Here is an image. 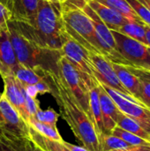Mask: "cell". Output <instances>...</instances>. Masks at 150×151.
<instances>
[{
	"mask_svg": "<svg viewBox=\"0 0 150 151\" xmlns=\"http://www.w3.org/2000/svg\"><path fill=\"white\" fill-rule=\"evenodd\" d=\"M50 94L56 100L61 117L67 122L76 139L89 151H102L95 128L62 78L52 73H46Z\"/></svg>",
	"mask_w": 150,
	"mask_h": 151,
	"instance_id": "6da1fadb",
	"label": "cell"
},
{
	"mask_svg": "<svg viewBox=\"0 0 150 151\" xmlns=\"http://www.w3.org/2000/svg\"><path fill=\"white\" fill-rule=\"evenodd\" d=\"M11 21L25 38L45 49L61 50L67 37L61 5H56L48 0H39L37 14L32 26L24 22Z\"/></svg>",
	"mask_w": 150,
	"mask_h": 151,
	"instance_id": "7a4b0ae2",
	"label": "cell"
},
{
	"mask_svg": "<svg viewBox=\"0 0 150 151\" xmlns=\"http://www.w3.org/2000/svg\"><path fill=\"white\" fill-rule=\"evenodd\" d=\"M9 37L15 52L18 63L23 66L35 69L42 68L46 72L59 74L58 62L61 58V50H50L38 46L25 38L13 26L8 23Z\"/></svg>",
	"mask_w": 150,
	"mask_h": 151,
	"instance_id": "3957f363",
	"label": "cell"
},
{
	"mask_svg": "<svg viewBox=\"0 0 150 151\" xmlns=\"http://www.w3.org/2000/svg\"><path fill=\"white\" fill-rule=\"evenodd\" d=\"M66 33L90 53L101 54L96 33L90 18L80 8L61 5Z\"/></svg>",
	"mask_w": 150,
	"mask_h": 151,
	"instance_id": "277c9868",
	"label": "cell"
},
{
	"mask_svg": "<svg viewBox=\"0 0 150 151\" xmlns=\"http://www.w3.org/2000/svg\"><path fill=\"white\" fill-rule=\"evenodd\" d=\"M58 69L59 76L90 119L89 90L97 82V80L76 69L64 56L59 59Z\"/></svg>",
	"mask_w": 150,
	"mask_h": 151,
	"instance_id": "5b68a950",
	"label": "cell"
},
{
	"mask_svg": "<svg viewBox=\"0 0 150 151\" xmlns=\"http://www.w3.org/2000/svg\"><path fill=\"white\" fill-rule=\"evenodd\" d=\"M117 50L133 67L150 71V53L149 47L119 32L111 30Z\"/></svg>",
	"mask_w": 150,
	"mask_h": 151,
	"instance_id": "8992f818",
	"label": "cell"
},
{
	"mask_svg": "<svg viewBox=\"0 0 150 151\" xmlns=\"http://www.w3.org/2000/svg\"><path fill=\"white\" fill-rule=\"evenodd\" d=\"M90 60L94 66V76L95 78L103 85H105L109 88H111L112 89L118 91V93L122 94L125 97H126L128 100L136 103L138 104L142 105L140 102H138L136 99L133 97V96L124 88V86L121 84L118 75L116 74L111 62L103 57L101 54L97 53H90L89 52ZM144 106V105H142ZM145 107V106H144Z\"/></svg>",
	"mask_w": 150,
	"mask_h": 151,
	"instance_id": "52a82bcc",
	"label": "cell"
},
{
	"mask_svg": "<svg viewBox=\"0 0 150 151\" xmlns=\"http://www.w3.org/2000/svg\"><path fill=\"white\" fill-rule=\"evenodd\" d=\"M105 91L112 98L121 112L136 121L149 134H150V110L125 97L118 91L103 85Z\"/></svg>",
	"mask_w": 150,
	"mask_h": 151,
	"instance_id": "ba28073f",
	"label": "cell"
},
{
	"mask_svg": "<svg viewBox=\"0 0 150 151\" xmlns=\"http://www.w3.org/2000/svg\"><path fill=\"white\" fill-rule=\"evenodd\" d=\"M62 55L79 71L94 76V66L90 60L89 52L75 40H73L68 34L64 45L61 48Z\"/></svg>",
	"mask_w": 150,
	"mask_h": 151,
	"instance_id": "9c48e42d",
	"label": "cell"
},
{
	"mask_svg": "<svg viewBox=\"0 0 150 151\" xmlns=\"http://www.w3.org/2000/svg\"><path fill=\"white\" fill-rule=\"evenodd\" d=\"M0 115L4 121L1 130L18 136L29 137V126L11 105L3 93L0 94Z\"/></svg>",
	"mask_w": 150,
	"mask_h": 151,
	"instance_id": "30bf717a",
	"label": "cell"
},
{
	"mask_svg": "<svg viewBox=\"0 0 150 151\" xmlns=\"http://www.w3.org/2000/svg\"><path fill=\"white\" fill-rule=\"evenodd\" d=\"M4 81V92L3 94L11 104V105L18 111L19 116L24 121L28 124L30 120V115L27 112L26 99H25V88L24 86L18 81L14 76L3 77Z\"/></svg>",
	"mask_w": 150,
	"mask_h": 151,
	"instance_id": "8fae6325",
	"label": "cell"
},
{
	"mask_svg": "<svg viewBox=\"0 0 150 151\" xmlns=\"http://www.w3.org/2000/svg\"><path fill=\"white\" fill-rule=\"evenodd\" d=\"M10 11L11 20L24 22L32 26L34 22L39 0H0Z\"/></svg>",
	"mask_w": 150,
	"mask_h": 151,
	"instance_id": "7c38bea8",
	"label": "cell"
},
{
	"mask_svg": "<svg viewBox=\"0 0 150 151\" xmlns=\"http://www.w3.org/2000/svg\"><path fill=\"white\" fill-rule=\"evenodd\" d=\"M19 65V64L11 45L7 27L0 30V75L2 78L13 76Z\"/></svg>",
	"mask_w": 150,
	"mask_h": 151,
	"instance_id": "4fadbf2b",
	"label": "cell"
},
{
	"mask_svg": "<svg viewBox=\"0 0 150 151\" xmlns=\"http://www.w3.org/2000/svg\"><path fill=\"white\" fill-rule=\"evenodd\" d=\"M97 88H98L100 106L103 115L104 134H111V131L117 127V121L120 111L99 81L97 84Z\"/></svg>",
	"mask_w": 150,
	"mask_h": 151,
	"instance_id": "5bb4252c",
	"label": "cell"
},
{
	"mask_svg": "<svg viewBox=\"0 0 150 151\" xmlns=\"http://www.w3.org/2000/svg\"><path fill=\"white\" fill-rule=\"evenodd\" d=\"M88 4L98 15V17L108 27L110 30L118 31L120 27L129 22L128 19H126L117 12L95 0H89Z\"/></svg>",
	"mask_w": 150,
	"mask_h": 151,
	"instance_id": "9a60e30c",
	"label": "cell"
},
{
	"mask_svg": "<svg viewBox=\"0 0 150 151\" xmlns=\"http://www.w3.org/2000/svg\"><path fill=\"white\" fill-rule=\"evenodd\" d=\"M111 65H112V67H113L116 74L118 75L121 84L124 86V88L133 96V97L134 99H136L138 102H140L139 101L140 78L137 77L135 74H133V73H131L126 68V65L112 63V62H111Z\"/></svg>",
	"mask_w": 150,
	"mask_h": 151,
	"instance_id": "2e32d148",
	"label": "cell"
},
{
	"mask_svg": "<svg viewBox=\"0 0 150 151\" xmlns=\"http://www.w3.org/2000/svg\"><path fill=\"white\" fill-rule=\"evenodd\" d=\"M97 82L91 87L89 90V113H90V119L95 128V131L98 134V137L104 134L103 128V115L100 106L99 96H98V88Z\"/></svg>",
	"mask_w": 150,
	"mask_h": 151,
	"instance_id": "e0dca14e",
	"label": "cell"
},
{
	"mask_svg": "<svg viewBox=\"0 0 150 151\" xmlns=\"http://www.w3.org/2000/svg\"><path fill=\"white\" fill-rule=\"evenodd\" d=\"M45 72L42 68L31 69L19 65L15 70L13 76L23 86H34L42 80Z\"/></svg>",
	"mask_w": 150,
	"mask_h": 151,
	"instance_id": "ac0fdd59",
	"label": "cell"
},
{
	"mask_svg": "<svg viewBox=\"0 0 150 151\" xmlns=\"http://www.w3.org/2000/svg\"><path fill=\"white\" fill-rule=\"evenodd\" d=\"M111 9L117 12L130 22H137L145 25L141 19L136 15L134 11L126 2V0H95Z\"/></svg>",
	"mask_w": 150,
	"mask_h": 151,
	"instance_id": "d6986e66",
	"label": "cell"
},
{
	"mask_svg": "<svg viewBox=\"0 0 150 151\" xmlns=\"http://www.w3.org/2000/svg\"><path fill=\"white\" fill-rule=\"evenodd\" d=\"M0 134L8 144L15 151H43L29 137H22L11 134L0 129Z\"/></svg>",
	"mask_w": 150,
	"mask_h": 151,
	"instance_id": "ffe728a7",
	"label": "cell"
},
{
	"mask_svg": "<svg viewBox=\"0 0 150 151\" xmlns=\"http://www.w3.org/2000/svg\"><path fill=\"white\" fill-rule=\"evenodd\" d=\"M29 138L43 151H70L63 145L62 142L50 140L40 134L31 127H29Z\"/></svg>",
	"mask_w": 150,
	"mask_h": 151,
	"instance_id": "44dd1931",
	"label": "cell"
},
{
	"mask_svg": "<svg viewBox=\"0 0 150 151\" xmlns=\"http://www.w3.org/2000/svg\"><path fill=\"white\" fill-rule=\"evenodd\" d=\"M117 127L127 132H130L150 142V134H149L136 121H134L130 117L126 116L121 111L119 113V116L117 121Z\"/></svg>",
	"mask_w": 150,
	"mask_h": 151,
	"instance_id": "7402d4cb",
	"label": "cell"
},
{
	"mask_svg": "<svg viewBox=\"0 0 150 151\" xmlns=\"http://www.w3.org/2000/svg\"><path fill=\"white\" fill-rule=\"evenodd\" d=\"M145 25L137 22H127L118 28L117 32H119L128 37H131L146 45V34Z\"/></svg>",
	"mask_w": 150,
	"mask_h": 151,
	"instance_id": "603a6c76",
	"label": "cell"
},
{
	"mask_svg": "<svg viewBox=\"0 0 150 151\" xmlns=\"http://www.w3.org/2000/svg\"><path fill=\"white\" fill-rule=\"evenodd\" d=\"M27 125L29 127H31L33 129H34L36 132H38L40 134H42V136H44L50 140L59 142L64 141V139L60 135L57 128H54L52 127H50L43 123H41L33 118H30V120Z\"/></svg>",
	"mask_w": 150,
	"mask_h": 151,
	"instance_id": "cb8c5ba5",
	"label": "cell"
},
{
	"mask_svg": "<svg viewBox=\"0 0 150 151\" xmlns=\"http://www.w3.org/2000/svg\"><path fill=\"white\" fill-rule=\"evenodd\" d=\"M99 142L101 145L102 151H111L126 150L131 147L128 143L124 142L118 137H116L112 134H103L99 138Z\"/></svg>",
	"mask_w": 150,
	"mask_h": 151,
	"instance_id": "d4e9b609",
	"label": "cell"
},
{
	"mask_svg": "<svg viewBox=\"0 0 150 151\" xmlns=\"http://www.w3.org/2000/svg\"><path fill=\"white\" fill-rule=\"evenodd\" d=\"M112 135L120 138L121 140H123L124 142H126V143H128L131 146H141V145H149L150 144L149 142L130 133L127 132L118 127H116L112 131L111 134Z\"/></svg>",
	"mask_w": 150,
	"mask_h": 151,
	"instance_id": "484cf974",
	"label": "cell"
},
{
	"mask_svg": "<svg viewBox=\"0 0 150 151\" xmlns=\"http://www.w3.org/2000/svg\"><path fill=\"white\" fill-rule=\"evenodd\" d=\"M35 120L43 123L45 125H48L50 127H52L54 128H57V123L59 118V114L56 112L52 108H48L46 111L40 110L35 113L34 117H32Z\"/></svg>",
	"mask_w": 150,
	"mask_h": 151,
	"instance_id": "4316f807",
	"label": "cell"
},
{
	"mask_svg": "<svg viewBox=\"0 0 150 151\" xmlns=\"http://www.w3.org/2000/svg\"><path fill=\"white\" fill-rule=\"evenodd\" d=\"M141 20L150 27V11L137 0H126Z\"/></svg>",
	"mask_w": 150,
	"mask_h": 151,
	"instance_id": "83f0119b",
	"label": "cell"
},
{
	"mask_svg": "<svg viewBox=\"0 0 150 151\" xmlns=\"http://www.w3.org/2000/svg\"><path fill=\"white\" fill-rule=\"evenodd\" d=\"M139 101L150 110V81L140 78Z\"/></svg>",
	"mask_w": 150,
	"mask_h": 151,
	"instance_id": "f1b7e54d",
	"label": "cell"
},
{
	"mask_svg": "<svg viewBox=\"0 0 150 151\" xmlns=\"http://www.w3.org/2000/svg\"><path fill=\"white\" fill-rule=\"evenodd\" d=\"M25 99H26V105H27V112L30 115V118H32L35 115V113L37 111L42 110L40 107V103L36 98H33V97L29 96L26 93V91H25Z\"/></svg>",
	"mask_w": 150,
	"mask_h": 151,
	"instance_id": "f546056e",
	"label": "cell"
},
{
	"mask_svg": "<svg viewBox=\"0 0 150 151\" xmlns=\"http://www.w3.org/2000/svg\"><path fill=\"white\" fill-rule=\"evenodd\" d=\"M11 20L10 11L0 2V30L7 27L8 23Z\"/></svg>",
	"mask_w": 150,
	"mask_h": 151,
	"instance_id": "4dcf8cb0",
	"label": "cell"
},
{
	"mask_svg": "<svg viewBox=\"0 0 150 151\" xmlns=\"http://www.w3.org/2000/svg\"><path fill=\"white\" fill-rule=\"evenodd\" d=\"M126 68L131 73L135 74L137 77L150 81V71H149V70H145V69H141V68H136V67H133V66H126Z\"/></svg>",
	"mask_w": 150,
	"mask_h": 151,
	"instance_id": "1f68e13d",
	"label": "cell"
},
{
	"mask_svg": "<svg viewBox=\"0 0 150 151\" xmlns=\"http://www.w3.org/2000/svg\"><path fill=\"white\" fill-rule=\"evenodd\" d=\"M111 151H150V144L149 145H141V146H131L126 150Z\"/></svg>",
	"mask_w": 150,
	"mask_h": 151,
	"instance_id": "d6a6232c",
	"label": "cell"
},
{
	"mask_svg": "<svg viewBox=\"0 0 150 151\" xmlns=\"http://www.w3.org/2000/svg\"><path fill=\"white\" fill-rule=\"evenodd\" d=\"M62 143H63V145L66 149H68L70 151H89L87 149L83 148V147H80V146H76V145H73V144H71V143H69V142H67L65 141H63Z\"/></svg>",
	"mask_w": 150,
	"mask_h": 151,
	"instance_id": "836d02e7",
	"label": "cell"
},
{
	"mask_svg": "<svg viewBox=\"0 0 150 151\" xmlns=\"http://www.w3.org/2000/svg\"><path fill=\"white\" fill-rule=\"evenodd\" d=\"M0 151H15L3 138L1 134H0Z\"/></svg>",
	"mask_w": 150,
	"mask_h": 151,
	"instance_id": "e575fe53",
	"label": "cell"
},
{
	"mask_svg": "<svg viewBox=\"0 0 150 151\" xmlns=\"http://www.w3.org/2000/svg\"><path fill=\"white\" fill-rule=\"evenodd\" d=\"M24 88H25L26 93H27L29 96H31V97H33V98H36L38 93H37V91H36L34 86H24Z\"/></svg>",
	"mask_w": 150,
	"mask_h": 151,
	"instance_id": "d590c367",
	"label": "cell"
},
{
	"mask_svg": "<svg viewBox=\"0 0 150 151\" xmlns=\"http://www.w3.org/2000/svg\"><path fill=\"white\" fill-rule=\"evenodd\" d=\"M144 27H145V34H146V45L150 48V27L147 25H145Z\"/></svg>",
	"mask_w": 150,
	"mask_h": 151,
	"instance_id": "8d00e7d4",
	"label": "cell"
},
{
	"mask_svg": "<svg viewBox=\"0 0 150 151\" xmlns=\"http://www.w3.org/2000/svg\"><path fill=\"white\" fill-rule=\"evenodd\" d=\"M150 11V0H137Z\"/></svg>",
	"mask_w": 150,
	"mask_h": 151,
	"instance_id": "74e56055",
	"label": "cell"
},
{
	"mask_svg": "<svg viewBox=\"0 0 150 151\" xmlns=\"http://www.w3.org/2000/svg\"><path fill=\"white\" fill-rule=\"evenodd\" d=\"M50 3H51V4H56V5H61L60 4V3H59V0H48Z\"/></svg>",
	"mask_w": 150,
	"mask_h": 151,
	"instance_id": "f35d334b",
	"label": "cell"
},
{
	"mask_svg": "<svg viewBox=\"0 0 150 151\" xmlns=\"http://www.w3.org/2000/svg\"><path fill=\"white\" fill-rule=\"evenodd\" d=\"M3 125H4V121H3V119H2V117L0 115V128L3 127Z\"/></svg>",
	"mask_w": 150,
	"mask_h": 151,
	"instance_id": "ab89813d",
	"label": "cell"
},
{
	"mask_svg": "<svg viewBox=\"0 0 150 151\" xmlns=\"http://www.w3.org/2000/svg\"><path fill=\"white\" fill-rule=\"evenodd\" d=\"M65 1H66V0H59V3H60V4H64Z\"/></svg>",
	"mask_w": 150,
	"mask_h": 151,
	"instance_id": "60d3db41",
	"label": "cell"
},
{
	"mask_svg": "<svg viewBox=\"0 0 150 151\" xmlns=\"http://www.w3.org/2000/svg\"><path fill=\"white\" fill-rule=\"evenodd\" d=\"M149 53H150V48H149Z\"/></svg>",
	"mask_w": 150,
	"mask_h": 151,
	"instance_id": "b9f144b4",
	"label": "cell"
}]
</instances>
